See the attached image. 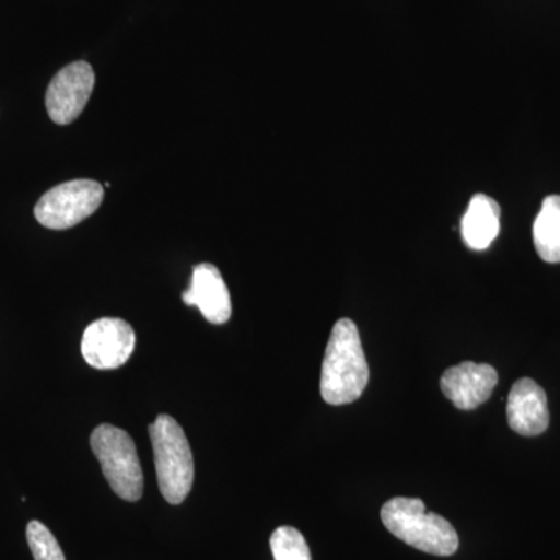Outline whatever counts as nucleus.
<instances>
[{"mask_svg": "<svg viewBox=\"0 0 560 560\" xmlns=\"http://www.w3.org/2000/svg\"><path fill=\"white\" fill-rule=\"evenodd\" d=\"M370 382L359 329L352 319H340L331 329L320 371V396L330 405L360 399Z\"/></svg>", "mask_w": 560, "mask_h": 560, "instance_id": "obj_1", "label": "nucleus"}, {"mask_svg": "<svg viewBox=\"0 0 560 560\" xmlns=\"http://www.w3.org/2000/svg\"><path fill=\"white\" fill-rule=\"evenodd\" d=\"M381 515L386 529L416 550L442 558L458 551L459 537L452 523L427 512L422 500L396 497L383 504Z\"/></svg>", "mask_w": 560, "mask_h": 560, "instance_id": "obj_2", "label": "nucleus"}, {"mask_svg": "<svg viewBox=\"0 0 560 560\" xmlns=\"http://www.w3.org/2000/svg\"><path fill=\"white\" fill-rule=\"evenodd\" d=\"M149 431L162 497L171 504H180L189 495L195 478L194 455L186 433L168 415L158 416Z\"/></svg>", "mask_w": 560, "mask_h": 560, "instance_id": "obj_3", "label": "nucleus"}, {"mask_svg": "<svg viewBox=\"0 0 560 560\" xmlns=\"http://www.w3.org/2000/svg\"><path fill=\"white\" fill-rule=\"evenodd\" d=\"M91 448L101 463L110 489L127 501H139L143 493V474L138 448L127 431L102 423L91 434Z\"/></svg>", "mask_w": 560, "mask_h": 560, "instance_id": "obj_4", "label": "nucleus"}, {"mask_svg": "<svg viewBox=\"0 0 560 560\" xmlns=\"http://www.w3.org/2000/svg\"><path fill=\"white\" fill-rule=\"evenodd\" d=\"M103 197L105 190L97 180H69L40 197L35 208V217L49 230H69L101 208Z\"/></svg>", "mask_w": 560, "mask_h": 560, "instance_id": "obj_5", "label": "nucleus"}, {"mask_svg": "<svg viewBox=\"0 0 560 560\" xmlns=\"http://www.w3.org/2000/svg\"><path fill=\"white\" fill-rule=\"evenodd\" d=\"M136 348V334L127 320L102 318L94 320L83 334L81 353L95 370L110 371L124 366Z\"/></svg>", "mask_w": 560, "mask_h": 560, "instance_id": "obj_6", "label": "nucleus"}, {"mask_svg": "<svg viewBox=\"0 0 560 560\" xmlns=\"http://www.w3.org/2000/svg\"><path fill=\"white\" fill-rule=\"evenodd\" d=\"M95 73L90 62L77 61L61 69L50 81L46 108L58 125L72 124L86 108L94 91Z\"/></svg>", "mask_w": 560, "mask_h": 560, "instance_id": "obj_7", "label": "nucleus"}, {"mask_svg": "<svg viewBox=\"0 0 560 560\" xmlns=\"http://www.w3.org/2000/svg\"><path fill=\"white\" fill-rule=\"evenodd\" d=\"M499 383V374L490 364L464 361L448 368L442 374L441 388L444 396L458 410H475L486 404Z\"/></svg>", "mask_w": 560, "mask_h": 560, "instance_id": "obj_8", "label": "nucleus"}, {"mask_svg": "<svg viewBox=\"0 0 560 560\" xmlns=\"http://www.w3.org/2000/svg\"><path fill=\"white\" fill-rule=\"evenodd\" d=\"M184 304L197 307L209 323L224 324L232 315L230 290L219 268L212 264L194 267L190 289L183 293Z\"/></svg>", "mask_w": 560, "mask_h": 560, "instance_id": "obj_9", "label": "nucleus"}, {"mask_svg": "<svg viewBox=\"0 0 560 560\" xmlns=\"http://www.w3.org/2000/svg\"><path fill=\"white\" fill-rule=\"evenodd\" d=\"M508 422L522 436H539L550 425L547 394L530 378H521L508 397Z\"/></svg>", "mask_w": 560, "mask_h": 560, "instance_id": "obj_10", "label": "nucleus"}, {"mask_svg": "<svg viewBox=\"0 0 560 560\" xmlns=\"http://www.w3.org/2000/svg\"><path fill=\"white\" fill-rule=\"evenodd\" d=\"M501 210L499 202L488 195L471 198L469 208L460 221V235L470 249H488L500 232Z\"/></svg>", "mask_w": 560, "mask_h": 560, "instance_id": "obj_11", "label": "nucleus"}, {"mask_svg": "<svg viewBox=\"0 0 560 560\" xmlns=\"http://www.w3.org/2000/svg\"><path fill=\"white\" fill-rule=\"evenodd\" d=\"M534 246L541 260L560 264V195H550L541 202L534 221Z\"/></svg>", "mask_w": 560, "mask_h": 560, "instance_id": "obj_12", "label": "nucleus"}, {"mask_svg": "<svg viewBox=\"0 0 560 560\" xmlns=\"http://www.w3.org/2000/svg\"><path fill=\"white\" fill-rule=\"evenodd\" d=\"M275 560H312L311 548L304 536L293 526H280L270 539Z\"/></svg>", "mask_w": 560, "mask_h": 560, "instance_id": "obj_13", "label": "nucleus"}, {"mask_svg": "<svg viewBox=\"0 0 560 560\" xmlns=\"http://www.w3.org/2000/svg\"><path fill=\"white\" fill-rule=\"evenodd\" d=\"M27 541L35 560H66L60 544L40 522L28 523Z\"/></svg>", "mask_w": 560, "mask_h": 560, "instance_id": "obj_14", "label": "nucleus"}]
</instances>
